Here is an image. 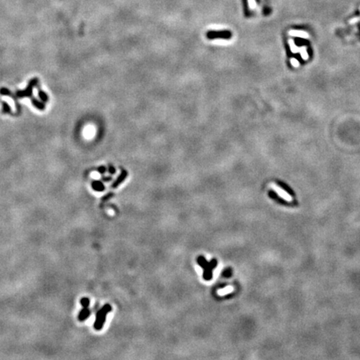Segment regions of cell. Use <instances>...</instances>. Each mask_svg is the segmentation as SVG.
Returning a JSON list of instances; mask_svg holds the SVG:
<instances>
[{
    "mask_svg": "<svg viewBox=\"0 0 360 360\" xmlns=\"http://www.w3.org/2000/svg\"><path fill=\"white\" fill-rule=\"evenodd\" d=\"M288 45H289V48H290V50L291 52L293 53H297L299 51V48L296 45V44H295L294 40L292 39H288Z\"/></svg>",
    "mask_w": 360,
    "mask_h": 360,
    "instance_id": "30bf717a",
    "label": "cell"
},
{
    "mask_svg": "<svg viewBox=\"0 0 360 360\" xmlns=\"http://www.w3.org/2000/svg\"><path fill=\"white\" fill-rule=\"evenodd\" d=\"M102 180H103L104 182H109V181L112 180V177H103V178H102Z\"/></svg>",
    "mask_w": 360,
    "mask_h": 360,
    "instance_id": "cb8c5ba5",
    "label": "cell"
},
{
    "mask_svg": "<svg viewBox=\"0 0 360 360\" xmlns=\"http://www.w3.org/2000/svg\"><path fill=\"white\" fill-rule=\"evenodd\" d=\"M206 38L209 40H230L233 38V34L229 30H210L206 33Z\"/></svg>",
    "mask_w": 360,
    "mask_h": 360,
    "instance_id": "7a4b0ae2",
    "label": "cell"
},
{
    "mask_svg": "<svg viewBox=\"0 0 360 360\" xmlns=\"http://www.w3.org/2000/svg\"><path fill=\"white\" fill-rule=\"evenodd\" d=\"M92 188L96 192H103L105 189V186L101 180H93L91 183Z\"/></svg>",
    "mask_w": 360,
    "mask_h": 360,
    "instance_id": "ba28073f",
    "label": "cell"
},
{
    "mask_svg": "<svg viewBox=\"0 0 360 360\" xmlns=\"http://www.w3.org/2000/svg\"><path fill=\"white\" fill-rule=\"evenodd\" d=\"M0 93H1V94H4V95H9V94H10V92H9L8 89H6V88H2V89H0Z\"/></svg>",
    "mask_w": 360,
    "mask_h": 360,
    "instance_id": "603a6c76",
    "label": "cell"
},
{
    "mask_svg": "<svg viewBox=\"0 0 360 360\" xmlns=\"http://www.w3.org/2000/svg\"><path fill=\"white\" fill-rule=\"evenodd\" d=\"M218 261L216 258H212L208 262V265L204 269L203 278L205 281H210L213 278V271L216 269Z\"/></svg>",
    "mask_w": 360,
    "mask_h": 360,
    "instance_id": "3957f363",
    "label": "cell"
},
{
    "mask_svg": "<svg viewBox=\"0 0 360 360\" xmlns=\"http://www.w3.org/2000/svg\"><path fill=\"white\" fill-rule=\"evenodd\" d=\"M39 94L40 99L43 100V101H48V96H47V94H46L45 93H44L43 91H39Z\"/></svg>",
    "mask_w": 360,
    "mask_h": 360,
    "instance_id": "d6986e66",
    "label": "cell"
},
{
    "mask_svg": "<svg viewBox=\"0 0 360 360\" xmlns=\"http://www.w3.org/2000/svg\"><path fill=\"white\" fill-rule=\"evenodd\" d=\"M290 64H291V65L293 66L294 68H295V69L299 68V65H300L299 61L298 60L297 58H290Z\"/></svg>",
    "mask_w": 360,
    "mask_h": 360,
    "instance_id": "2e32d148",
    "label": "cell"
},
{
    "mask_svg": "<svg viewBox=\"0 0 360 360\" xmlns=\"http://www.w3.org/2000/svg\"><path fill=\"white\" fill-rule=\"evenodd\" d=\"M232 273H233V272H232V269H230V268H228V269H224L223 271V277H224V278H230L231 276H232Z\"/></svg>",
    "mask_w": 360,
    "mask_h": 360,
    "instance_id": "9a60e30c",
    "label": "cell"
},
{
    "mask_svg": "<svg viewBox=\"0 0 360 360\" xmlns=\"http://www.w3.org/2000/svg\"><path fill=\"white\" fill-rule=\"evenodd\" d=\"M359 21H360V17L353 18H351V19L349 20V24H355L356 23L359 22Z\"/></svg>",
    "mask_w": 360,
    "mask_h": 360,
    "instance_id": "44dd1931",
    "label": "cell"
},
{
    "mask_svg": "<svg viewBox=\"0 0 360 360\" xmlns=\"http://www.w3.org/2000/svg\"><path fill=\"white\" fill-rule=\"evenodd\" d=\"M106 170H107V169H106V167H105V166H100L99 168L98 169V172H99V174H104V173L106 172Z\"/></svg>",
    "mask_w": 360,
    "mask_h": 360,
    "instance_id": "7402d4cb",
    "label": "cell"
},
{
    "mask_svg": "<svg viewBox=\"0 0 360 360\" xmlns=\"http://www.w3.org/2000/svg\"><path fill=\"white\" fill-rule=\"evenodd\" d=\"M33 103H34V104L35 105V107H37L38 109H44V105L42 103H40L39 101H38V100L36 99H33Z\"/></svg>",
    "mask_w": 360,
    "mask_h": 360,
    "instance_id": "ac0fdd59",
    "label": "cell"
},
{
    "mask_svg": "<svg viewBox=\"0 0 360 360\" xmlns=\"http://www.w3.org/2000/svg\"><path fill=\"white\" fill-rule=\"evenodd\" d=\"M9 106L7 104H4V112H9Z\"/></svg>",
    "mask_w": 360,
    "mask_h": 360,
    "instance_id": "d4e9b609",
    "label": "cell"
},
{
    "mask_svg": "<svg viewBox=\"0 0 360 360\" xmlns=\"http://www.w3.org/2000/svg\"><path fill=\"white\" fill-rule=\"evenodd\" d=\"M111 310H112V306L110 304H106L97 312L95 321L93 323L94 329L99 331L103 329L105 321H106V317L109 314V313L111 312Z\"/></svg>",
    "mask_w": 360,
    "mask_h": 360,
    "instance_id": "6da1fadb",
    "label": "cell"
},
{
    "mask_svg": "<svg viewBox=\"0 0 360 360\" xmlns=\"http://www.w3.org/2000/svg\"><path fill=\"white\" fill-rule=\"evenodd\" d=\"M299 52L300 53V55H301V58L304 59V60H308V58H309V56H308V51H307V47L306 46H302L301 48H299Z\"/></svg>",
    "mask_w": 360,
    "mask_h": 360,
    "instance_id": "8fae6325",
    "label": "cell"
},
{
    "mask_svg": "<svg viewBox=\"0 0 360 360\" xmlns=\"http://www.w3.org/2000/svg\"><path fill=\"white\" fill-rule=\"evenodd\" d=\"M91 314V311L88 307H83L78 315V319L79 322H83L87 319Z\"/></svg>",
    "mask_w": 360,
    "mask_h": 360,
    "instance_id": "52a82bcc",
    "label": "cell"
},
{
    "mask_svg": "<svg viewBox=\"0 0 360 360\" xmlns=\"http://www.w3.org/2000/svg\"><path fill=\"white\" fill-rule=\"evenodd\" d=\"M359 9H360V8H359Z\"/></svg>",
    "mask_w": 360,
    "mask_h": 360,
    "instance_id": "4316f807",
    "label": "cell"
},
{
    "mask_svg": "<svg viewBox=\"0 0 360 360\" xmlns=\"http://www.w3.org/2000/svg\"><path fill=\"white\" fill-rule=\"evenodd\" d=\"M230 289H231V288H225V289H224V290H223V291H219V293L223 294H224V293H227V292H229V291Z\"/></svg>",
    "mask_w": 360,
    "mask_h": 360,
    "instance_id": "484cf974",
    "label": "cell"
},
{
    "mask_svg": "<svg viewBox=\"0 0 360 360\" xmlns=\"http://www.w3.org/2000/svg\"><path fill=\"white\" fill-rule=\"evenodd\" d=\"M36 83H37V79H33V80H32V82L30 83V84H29L28 88H27V90H25V91H23V92H18V97H23V96L30 95L32 87H33L34 84H36Z\"/></svg>",
    "mask_w": 360,
    "mask_h": 360,
    "instance_id": "9c48e42d",
    "label": "cell"
},
{
    "mask_svg": "<svg viewBox=\"0 0 360 360\" xmlns=\"http://www.w3.org/2000/svg\"><path fill=\"white\" fill-rule=\"evenodd\" d=\"M83 134H84V136H85V138H88V139H89V138H91V137H93V134H94V129H93V127H91V126H89V127H88V128H86V129H84V132H83Z\"/></svg>",
    "mask_w": 360,
    "mask_h": 360,
    "instance_id": "7c38bea8",
    "label": "cell"
},
{
    "mask_svg": "<svg viewBox=\"0 0 360 360\" xmlns=\"http://www.w3.org/2000/svg\"><path fill=\"white\" fill-rule=\"evenodd\" d=\"M80 304L82 305V307H89L90 300H89L88 298H86V297L82 298V299H80Z\"/></svg>",
    "mask_w": 360,
    "mask_h": 360,
    "instance_id": "5bb4252c",
    "label": "cell"
},
{
    "mask_svg": "<svg viewBox=\"0 0 360 360\" xmlns=\"http://www.w3.org/2000/svg\"><path fill=\"white\" fill-rule=\"evenodd\" d=\"M271 188L277 194V195H278V197L282 198L284 201L288 202V203L293 202V198H292V196H291L288 193H287L284 189H283L281 187H279L278 185H277V184H275V183H271Z\"/></svg>",
    "mask_w": 360,
    "mask_h": 360,
    "instance_id": "277c9868",
    "label": "cell"
},
{
    "mask_svg": "<svg viewBox=\"0 0 360 360\" xmlns=\"http://www.w3.org/2000/svg\"><path fill=\"white\" fill-rule=\"evenodd\" d=\"M197 263H198V264L199 265L200 267L203 269H204L208 264V262L206 260V258H205L204 256L198 257V258H197Z\"/></svg>",
    "mask_w": 360,
    "mask_h": 360,
    "instance_id": "4fadbf2b",
    "label": "cell"
},
{
    "mask_svg": "<svg viewBox=\"0 0 360 360\" xmlns=\"http://www.w3.org/2000/svg\"><path fill=\"white\" fill-rule=\"evenodd\" d=\"M288 35H290L292 37H298V38H301V39H309L310 36L308 34V32H305L304 30H295V29H291L288 31Z\"/></svg>",
    "mask_w": 360,
    "mask_h": 360,
    "instance_id": "8992f818",
    "label": "cell"
},
{
    "mask_svg": "<svg viewBox=\"0 0 360 360\" xmlns=\"http://www.w3.org/2000/svg\"><path fill=\"white\" fill-rule=\"evenodd\" d=\"M248 8L250 10H253L256 8L257 4L255 0H248Z\"/></svg>",
    "mask_w": 360,
    "mask_h": 360,
    "instance_id": "e0dca14e",
    "label": "cell"
},
{
    "mask_svg": "<svg viewBox=\"0 0 360 360\" xmlns=\"http://www.w3.org/2000/svg\"><path fill=\"white\" fill-rule=\"evenodd\" d=\"M128 175H129L128 171L125 170V169H122L121 173H120V174L118 175V178L114 180V182L112 183L111 188H117L119 186L120 184H122L124 182V180H125L126 178H128Z\"/></svg>",
    "mask_w": 360,
    "mask_h": 360,
    "instance_id": "5b68a950",
    "label": "cell"
},
{
    "mask_svg": "<svg viewBox=\"0 0 360 360\" xmlns=\"http://www.w3.org/2000/svg\"><path fill=\"white\" fill-rule=\"evenodd\" d=\"M108 170H109V173L110 174H114L115 173H116V169H115V168H114V166H113L112 164L109 165Z\"/></svg>",
    "mask_w": 360,
    "mask_h": 360,
    "instance_id": "ffe728a7",
    "label": "cell"
}]
</instances>
